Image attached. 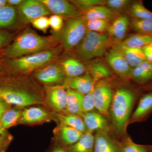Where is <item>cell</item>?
<instances>
[{
    "label": "cell",
    "instance_id": "47",
    "mask_svg": "<svg viewBox=\"0 0 152 152\" xmlns=\"http://www.w3.org/2000/svg\"><path fill=\"white\" fill-rule=\"evenodd\" d=\"M7 5V0H0V8Z\"/></svg>",
    "mask_w": 152,
    "mask_h": 152
},
{
    "label": "cell",
    "instance_id": "11",
    "mask_svg": "<svg viewBox=\"0 0 152 152\" xmlns=\"http://www.w3.org/2000/svg\"><path fill=\"white\" fill-rule=\"evenodd\" d=\"M53 118V112L44 106H30L23 110L19 124L29 126L42 124L51 121Z\"/></svg>",
    "mask_w": 152,
    "mask_h": 152
},
{
    "label": "cell",
    "instance_id": "39",
    "mask_svg": "<svg viewBox=\"0 0 152 152\" xmlns=\"http://www.w3.org/2000/svg\"><path fill=\"white\" fill-rule=\"evenodd\" d=\"M50 27L55 32L60 31L64 28V18L61 16L53 15L49 18Z\"/></svg>",
    "mask_w": 152,
    "mask_h": 152
},
{
    "label": "cell",
    "instance_id": "37",
    "mask_svg": "<svg viewBox=\"0 0 152 152\" xmlns=\"http://www.w3.org/2000/svg\"><path fill=\"white\" fill-rule=\"evenodd\" d=\"M14 137L7 130L0 126V152H6Z\"/></svg>",
    "mask_w": 152,
    "mask_h": 152
},
{
    "label": "cell",
    "instance_id": "45",
    "mask_svg": "<svg viewBox=\"0 0 152 152\" xmlns=\"http://www.w3.org/2000/svg\"><path fill=\"white\" fill-rule=\"evenodd\" d=\"M24 1L23 0H8L7 1V5L9 6L14 7V6H19Z\"/></svg>",
    "mask_w": 152,
    "mask_h": 152
},
{
    "label": "cell",
    "instance_id": "32",
    "mask_svg": "<svg viewBox=\"0 0 152 152\" xmlns=\"http://www.w3.org/2000/svg\"><path fill=\"white\" fill-rule=\"evenodd\" d=\"M128 10L132 18L152 20V12L145 7L141 1H133Z\"/></svg>",
    "mask_w": 152,
    "mask_h": 152
},
{
    "label": "cell",
    "instance_id": "25",
    "mask_svg": "<svg viewBox=\"0 0 152 152\" xmlns=\"http://www.w3.org/2000/svg\"><path fill=\"white\" fill-rule=\"evenodd\" d=\"M67 103L65 111L68 113L75 114L82 117V104L84 95L80 93L71 89H67Z\"/></svg>",
    "mask_w": 152,
    "mask_h": 152
},
{
    "label": "cell",
    "instance_id": "20",
    "mask_svg": "<svg viewBox=\"0 0 152 152\" xmlns=\"http://www.w3.org/2000/svg\"><path fill=\"white\" fill-rule=\"evenodd\" d=\"M87 131L105 130L109 131L110 126L106 117L98 112L93 111L84 113L82 115Z\"/></svg>",
    "mask_w": 152,
    "mask_h": 152
},
{
    "label": "cell",
    "instance_id": "8",
    "mask_svg": "<svg viewBox=\"0 0 152 152\" xmlns=\"http://www.w3.org/2000/svg\"><path fill=\"white\" fill-rule=\"evenodd\" d=\"M114 94L110 85L106 80L96 83L93 89L95 109L106 118L110 114Z\"/></svg>",
    "mask_w": 152,
    "mask_h": 152
},
{
    "label": "cell",
    "instance_id": "34",
    "mask_svg": "<svg viewBox=\"0 0 152 152\" xmlns=\"http://www.w3.org/2000/svg\"><path fill=\"white\" fill-rule=\"evenodd\" d=\"M109 25L108 20L94 19L86 20L87 31H89L103 33L107 29Z\"/></svg>",
    "mask_w": 152,
    "mask_h": 152
},
{
    "label": "cell",
    "instance_id": "6",
    "mask_svg": "<svg viewBox=\"0 0 152 152\" xmlns=\"http://www.w3.org/2000/svg\"><path fill=\"white\" fill-rule=\"evenodd\" d=\"M63 28L61 42L63 48L66 51L75 48L88 31L86 20L83 16L69 19Z\"/></svg>",
    "mask_w": 152,
    "mask_h": 152
},
{
    "label": "cell",
    "instance_id": "12",
    "mask_svg": "<svg viewBox=\"0 0 152 152\" xmlns=\"http://www.w3.org/2000/svg\"><path fill=\"white\" fill-rule=\"evenodd\" d=\"M104 56L107 65L118 75L122 79H130L132 68L120 51L112 47Z\"/></svg>",
    "mask_w": 152,
    "mask_h": 152
},
{
    "label": "cell",
    "instance_id": "21",
    "mask_svg": "<svg viewBox=\"0 0 152 152\" xmlns=\"http://www.w3.org/2000/svg\"><path fill=\"white\" fill-rule=\"evenodd\" d=\"M113 47L120 51L132 68L135 67L147 61L142 48H131L124 45L121 42L115 43Z\"/></svg>",
    "mask_w": 152,
    "mask_h": 152
},
{
    "label": "cell",
    "instance_id": "18",
    "mask_svg": "<svg viewBox=\"0 0 152 152\" xmlns=\"http://www.w3.org/2000/svg\"><path fill=\"white\" fill-rule=\"evenodd\" d=\"M108 132L105 130L96 132L93 152H119L118 142L112 137Z\"/></svg>",
    "mask_w": 152,
    "mask_h": 152
},
{
    "label": "cell",
    "instance_id": "38",
    "mask_svg": "<svg viewBox=\"0 0 152 152\" xmlns=\"http://www.w3.org/2000/svg\"><path fill=\"white\" fill-rule=\"evenodd\" d=\"M94 99L93 90L88 94L84 95L82 101V109L83 113L94 111Z\"/></svg>",
    "mask_w": 152,
    "mask_h": 152
},
{
    "label": "cell",
    "instance_id": "43",
    "mask_svg": "<svg viewBox=\"0 0 152 152\" xmlns=\"http://www.w3.org/2000/svg\"><path fill=\"white\" fill-rule=\"evenodd\" d=\"M48 152H66L65 149L62 147L58 143L52 140V144Z\"/></svg>",
    "mask_w": 152,
    "mask_h": 152
},
{
    "label": "cell",
    "instance_id": "7",
    "mask_svg": "<svg viewBox=\"0 0 152 152\" xmlns=\"http://www.w3.org/2000/svg\"><path fill=\"white\" fill-rule=\"evenodd\" d=\"M33 77L45 88L64 86L66 79L60 64L55 63H50L35 71Z\"/></svg>",
    "mask_w": 152,
    "mask_h": 152
},
{
    "label": "cell",
    "instance_id": "29",
    "mask_svg": "<svg viewBox=\"0 0 152 152\" xmlns=\"http://www.w3.org/2000/svg\"><path fill=\"white\" fill-rule=\"evenodd\" d=\"M121 43L129 48H142L152 43V35L136 33L131 34Z\"/></svg>",
    "mask_w": 152,
    "mask_h": 152
},
{
    "label": "cell",
    "instance_id": "36",
    "mask_svg": "<svg viewBox=\"0 0 152 152\" xmlns=\"http://www.w3.org/2000/svg\"><path fill=\"white\" fill-rule=\"evenodd\" d=\"M71 1L81 12H85L95 6L105 4L104 0H75Z\"/></svg>",
    "mask_w": 152,
    "mask_h": 152
},
{
    "label": "cell",
    "instance_id": "9",
    "mask_svg": "<svg viewBox=\"0 0 152 152\" xmlns=\"http://www.w3.org/2000/svg\"><path fill=\"white\" fill-rule=\"evenodd\" d=\"M45 99L43 106L50 111L61 113L65 111L67 103L66 89L63 86L44 88Z\"/></svg>",
    "mask_w": 152,
    "mask_h": 152
},
{
    "label": "cell",
    "instance_id": "49",
    "mask_svg": "<svg viewBox=\"0 0 152 152\" xmlns=\"http://www.w3.org/2000/svg\"></svg>",
    "mask_w": 152,
    "mask_h": 152
},
{
    "label": "cell",
    "instance_id": "1",
    "mask_svg": "<svg viewBox=\"0 0 152 152\" xmlns=\"http://www.w3.org/2000/svg\"><path fill=\"white\" fill-rule=\"evenodd\" d=\"M0 97L12 106L43 105L45 91L26 75H19L0 79Z\"/></svg>",
    "mask_w": 152,
    "mask_h": 152
},
{
    "label": "cell",
    "instance_id": "31",
    "mask_svg": "<svg viewBox=\"0 0 152 152\" xmlns=\"http://www.w3.org/2000/svg\"><path fill=\"white\" fill-rule=\"evenodd\" d=\"M15 8L7 5L0 8V28L8 27L15 24L18 18Z\"/></svg>",
    "mask_w": 152,
    "mask_h": 152
},
{
    "label": "cell",
    "instance_id": "42",
    "mask_svg": "<svg viewBox=\"0 0 152 152\" xmlns=\"http://www.w3.org/2000/svg\"><path fill=\"white\" fill-rule=\"evenodd\" d=\"M12 106L0 97V119L3 115Z\"/></svg>",
    "mask_w": 152,
    "mask_h": 152
},
{
    "label": "cell",
    "instance_id": "30",
    "mask_svg": "<svg viewBox=\"0 0 152 152\" xmlns=\"http://www.w3.org/2000/svg\"><path fill=\"white\" fill-rule=\"evenodd\" d=\"M121 142H118L119 152H151L152 145H140L133 141L129 136L125 137Z\"/></svg>",
    "mask_w": 152,
    "mask_h": 152
},
{
    "label": "cell",
    "instance_id": "23",
    "mask_svg": "<svg viewBox=\"0 0 152 152\" xmlns=\"http://www.w3.org/2000/svg\"><path fill=\"white\" fill-rule=\"evenodd\" d=\"M88 62L86 66L87 72H88L96 83L102 80L108 78L113 75V71L102 61L92 60Z\"/></svg>",
    "mask_w": 152,
    "mask_h": 152
},
{
    "label": "cell",
    "instance_id": "2",
    "mask_svg": "<svg viewBox=\"0 0 152 152\" xmlns=\"http://www.w3.org/2000/svg\"><path fill=\"white\" fill-rule=\"evenodd\" d=\"M56 42L52 36L43 37L33 30H25L6 48L4 55L10 58H17L55 48Z\"/></svg>",
    "mask_w": 152,
    "mask_h": 152
},
{
    "label": "cell",
    "instance_id": "46",
    "mask_svg": "<svg viewBox=\"0 0 152 152\" xmlns=\"http://www.w3.org/2000/svg\"><path fill=\"white\" fill-rule=\"evenodd\" d=\"M142 88L144 90L148 91H152V81L148 84L143 86Z\"/></svg>",
    "mask_w": 152,
    "mask_h": 152
},
{
    "label": "cell",
    "instance_id": "33",
    "mask_svg": "<svg viewBox=\"0 0 152 152\" xmlns=\"http://www.w3.org/2000/svg\"><path fill=\"white\" fill-rule=\"evenodd\" d=\"M130 26L137 33L152 35V20L132 18Z\"/></svg>",
    "mask_w": 152,
    "mask_h": 152
},
{
    "label": "cell",
    "instance_id": "28",
    "mask_svg": "<svg viewBox=\"0 0 152 152\" xmlns=\"http://www.w3.org/2000/svg\"><path fill=\"white\" fill-rule=\"evenodd\" d=\"M24 108L17 106H12L5 112L0 119L1 126L7 130L9 128L19 124Z\"/></svg>",
    "mask_w": 152,
    "mask_h": 152
},
{
    "label": "cell",
    "instance_id": "13",
    "mask_svg": "<svg viewBox=\"0 0 152 152\" xmlns=\"http://www.w3.org/2000/svg\"><path fill=\"white\" fill-rule=\"evenodd\" d=\"M51 13L69 18L82 16V12L71 2L66 0H41Z\"/></svg>",
    "mask_w": 152,
    "mask_h": 152
},
{
    "label": "cell",
    "instance_id": "16",
    "mask_svg": "<svg viewBox=\"0 0 152 152\" xmlns=\"http://www.w3.org/2000/svg\"><path fill=\"white\" fill-rule=\"evenodd\" d=\"M152 113V91L144 94L140 99L134 111L131 115L128 124L144 121Z\"/></svg>",
    "mask_w": 152,
    "mask_h": 152
},
{
    "label": "cell",
    "instance_id": "44",
    "mask_svg": "<svg viewBox=\"0 0 152 152\" xmlns=\"http://www.w3.org/2000/svg\"><path fill=\"white\" fill-rule=\"evenodd\" d=\"M147 61L152 63V47L147 46L142 48Z\"/></svg>",
    "mask_w": 152,
    "mask_h": 152
},
{
    "label": "cell",
    "instance_id": "5",
    "mask_svg": "<svg viewBox=\"0 0 152 152\" xmlns=\"http://www.w3.org/2000/svg\"><path fill=\"white\" fill-rule=\"evenodd\" d=\"M60 47L8 61L10 68L19 75H27L53 62L61 53Z\"/></svg>",
    "mask_w": 152,
    "mask_h": 152
},
{
    "label": "cell",
    "instance_id": "26",
    "mask_svg": "<svg viewBox=\"0 0 152 152\" xmlns=\"http://www.w3.org/2000/svg\"><path fill=\"white\" fill-rule=\"evenodd\" d=\"M94 143V135L88 131L75 143L65 149L66 152H93Z\"/></svg>",
    "mask_w": 152,
    "mask_h": 152
},
{
    "label": "cell",
    "instance_id": "14",
    "mask_svg": "<svg viewBox=\"0 0 152 152\" xmlns=\"http://www.w3.org/2000/svg\"><path fill=\"white\" fill-rule=\"evenodd\" d=\"M53 133V140L64 148L75 143L84 134L76 129L64 125H57Z\"/></svg>",
    "mask_w": 152,
    "mask_h": 152
},
{
    "label": "cell",
    "instance_id": "3",
    "mask_svg": "<svg viewBox=\"0 0 152 152\" xmlns=\"http://www.w3.org/2000/svg\"><path fill=\"white\" fill-rule=\"evenodd\" d=\"M137 97L136 92L124 87L117 89L114 94L110 113L114 131L118 135L126 134V130Z\"/></svg>",
    "mask_w": 152,
    "mask_h": 152
},
{
    "label": "cell",
    "instance_id": "24",
    "mask_svg": "<svg viewBox=\"0 0 152 152\" xmlns=\"http://www.w3.org/2000/svg\"><path fill=\"white\" fill-rule=\"evenodd\" d=\"M66 78H73L84 75L86 67L80 60L73 58L64 59L60 63Z\"/></svg>",
    "mask_w": 152,
    "mask_h": 152
},
{
    "label": "cell",
    "instance_id": "41",
    "mask_svg": "<svg viewBox=\"0 0 152 152\" xmlns=\"http://www.w3.org/2000/svg\"><path fill=\"white\" fill-rule=\"evenodd\" d=\"M13 34L5 30L0 31V49L5 46L11 40Z\"/></svg>",
    "mask_w": 152,
    "mask_h": 152
},
{
    "label": "cell",
    "instance_id": "40",
    "mask_svg": "<svg viewBox=\"0 0 152 152\" xmlns=\"http://www.w3.org/2000/svg\"><path fill=\"white\" fill-rule=\"evenodd\" d=\"M32 24L37 29L46 33L50 27L49 18L47 16L40 17L31 22Z\"/></svg>",
    "mask_w": 152,
    "mask_h": 152
},
{
    "label": "cell",
    "instance_id": "17",
    "mask_svg": "<svg viewBox=\"0 0 152 152\" xmlns=\"http://www.w3.org/2000/svg\"><path fill=\"white\" fill-rule=\"evenodd\" d=\"M95 84L93 78L87 71L83 75L66 79L64 86L66 89H71L85 95L92 91Z\"/></svg>",
    "mask_w": 152,
    "mask_h": 152
},
{
    "label": "cell",
    "instance_id": "27",
    "mask_svg": "<svg viewBox=\"0 0 152 152\" xmlns=\"http://www.w3.org/2000/svg\"><path fill=\"white\" fill-rule=\"evenodd\" d=\"M118 14L104 5L95 6L84 12L83 17L86 20L102 19L110 20L116 18Z\"/></svg>",
    "mask_w": 152,
    "mask_h": 152
},
{
    "label": "cell",
    "instance_id": "19",
    "mask_svg": "<svg viewBox=\"0 0 152 152\" xmlns=\"http://www.w3.org/2000/svg\"><path fill=\"white\" fill-rule=\"evenodd\" d=\"M53 121L56 123L57 125L68 126L83 134L88 132L83 118L78 115L68 113L65 112H53Z\"/></svg>",
    "mask_w": 152,
    "mask_h": 152
},
{
    "label": "cell",
    "instance_id": "4",
    "mask_svg": "<svg viewBox=\"0 0 152 152\" xmlns=\"http://www.w3.org/2000/svg\"><path fill=\"white\" fill-rule=\"evenodd\" d=\"M114 43L108 35L88 31L75 52L79 58L88 62L104 56Z\"/></svg>",
    "mask_w": 152,
    "mask_h": 152
},
{
    "label": "cell",
    "instance_id": "15",
    "mask_svg": "<svg viewBox=\"0 0 152 152\" xmlns=\"http://www.w3.org/2000/svg\"><path fill=\"white\" fill-rule=\"evenodd\" d=\"M130 20L126 14H123L115 18L113 21L109 25L107 31L108 35L114 43L121 42L124 40Z\"/></svg>",
    "mask_w": 152,
    "mask_h": 152
},
{
    "label": "cell",
    "instance_id": "48",
    "mask_svg": "<svg viewBox=\"0 0 152 152\" xmlns=\"http://www.w3.org/2000/svg\"><path fill=\"white\" fill-rule=\"evenodd\" d=\"M150 46H151V47H152V43L151 44V45H150Z\"/></svg>",
    "mask_w": 152,
    "mask_h": 152
},
{
    "label": "cell",
    "instance_id": "22",
    "mask_svg": "<svg viewBox=\"0 0 152 152\" xmlns=\"http://www.w3.org/2000/svg\"><path fill=\"white\" fill-rule=\"evenodd\" d=\"M130 79L142 86L152 81V63L147 60L132 68Z\"/></svg>",
    "mask_w": 152,
    "mask_h": 152
},
{
    "label": "cell",
    "instance_id": "35",
    "mask_svg": "<svg viewBox=\"0 0 152 152\" xmlns=\"http://www.w3.org/2000/svg\"><path fill=\"white\" fill-rule=\"evenodd\" d=\"M132 2L130 0H107L105 6L118 15L129 10Z\"/></svg>",
    "mask_w": 152,
    "mask_h": 152
},
{
    "label": "cell",
    "instance_id": "10",
    "mask_svg": "<svg viewBox=\"0 0 152 152\" xmlns=\"http://www.w3.org/2000/svg\"><path fill=\"white\" fill-rule=\"evenodd\" d=\"M20 20L23 23H31L40 17L51 14L41 0H26L19 6L18 10Z\"/></svg>",
    "mask_w": 152,
    "mask_h": 152
}]
</instances>
